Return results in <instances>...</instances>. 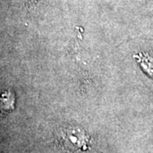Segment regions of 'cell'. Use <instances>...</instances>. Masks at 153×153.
Returning <instances> with one entry per match:
<instances>
[{
	"mask_svg": "<svg viewBox=\"0 0 153 153\" xmlns=\"http://www.w3.org/2000/svg\"><path fill=\"white\" fill-rule=\"evenodd\" d=\"M60 146L70 152L86 151L88 145V137L85 132L76 127L62 128L56 135Z\"/></svg>",
	"mask_w": 153,
	"mask_h": 153,
	"instance_id": "cell-1",
	"label": "cell"
}]
</instances>
